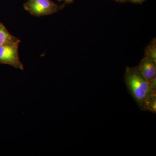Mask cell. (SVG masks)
Returning <instances> with one entry per match:
<instances>
[{"label": "cell", "mask_w": 156, "mask_h": 156, "mask_svg": "<svg viewBox=\"0 0 156 156\" xmlns=\"http://www.w3.org/2000/svg\"><path fill=\"white\" fill-rule=\"evenodd\" d=\"M124 78L129 93L140 109L145 111L147 100L150 95L148 81L138 66L126 68Z\"/></svg>", "instance_id": "6da1fadb"}, {"label": "cell", "mask_w": 156, "mask_h": 156, "mask_svg": "<svg viewBox=\"0 0 156 156\" xmlns=\"http://www.w3.org/2000/svg\"><path fill=\"white\" fill-rule=\"evenodd\" d=\"M19 39L12 35L2 23L0 22V45L16 41Z\"/></svg>", "instance_id": "5b68a950"}, {"label": "cell", "mask_w": 156, "mask_h": 156, "mask_svg": "<svg viewBox=\"0 0 156 156\" xmlns=\"http://www.w3.org/2000/svg\"><path fill=\"white\" fill-rule=\"evenodd\" d=\"M138 66L148 81L156 76V61L150 57L144 56Z\"/></svg>", "instance_id": "277c9868"}, {"label": "cell", "mask_w": 156, "mask_h": 156, "mask_svg": "<svg viewBox=\"0 0 156 156\" xmlns=\"http://www.w3.org/2000/svg\"><path fill=\"white\" fill-rule=\"evenodd\" d=\"M58 1H59V2L63 1V2L67 3H72L74 2V0H58Z\"/></svg>", "instance_id": "30bf717a"}, {"label": "cell", "mask_w": 156, "mask_h": 156, "mask_svg": "<svg viewBox=\"0 0 156 156\" xmlns=\"http://www.w3.org/2000/svg\"><path fill=\"white\" fill-rule=\"evenodd\" d=\"M128 1L133 4H140L143 3L145 0H128Z\"/></svg>", "instance_id": "9c48e42d"}, {"label": "cell", "mask_w": 156, "mask_h": 156, "mask_svg": "<svg viewBox=\"0 0 156 156\" xmlns=\"http://www.w3.org/2000/svg\"><path fill=\"white\" fill-rule=\"evenodd\" d=\"M23 8L31 15L39 17L55 14L64 5H58L50 0H27Z\"/></svg>", "instance_id": "7a4b0ae2"}, {"label": "cell", "mask_w": 156, "mask_h": 156, "mask_svg": "<svg viewBox=\"0 0 156 156\" xmlns=\"http://www.w3.org/2000/svg\"></svg>", "instance_id": "7c38bea8"}, {"label": "cell", "mask_w": 156, "mask_h": 156, "mask_svg": "<svg viewBox=\"0 0 156 156\" xmlns=\"http://www.w3.org/2000/svg\"><path fill=\"white\" fill-rule=\"evenodd\" d=\"M156 76L148 81L150 94L156 95Z\"/></svg>", "instance_id": "ba28073f"}, {"label": "cell", "mask_w": 156, "mask_h": 156, "mask_svg": "<svg viewBox=\"0 0 156 156\" xmlns=\"http://www.w3.org/2000/svg\"><path fill=\"white\" fill-rule=\"evenodd\" d=\"M145 111H148L153 113H156V95L150 94L149 95L146 103Z\"/></svg>", "instance_id": "52a82bcc"}, {"label": "cell", "mask_w": 156, "mask_h": 156, "mask_svg": "<svg viewBox=\"0 0 156 156\" xmlns=\"http://www.w3.org/2000/svg\"><path fill=\"white\" fill-rule=\"evenodd\" d=\"M145 56H148L156 61V40L154 38L146 48Z\"/></svg>", "instance_id": "8992f818"}, {"label": "cell", "mask_w": 156, "mask_h": 156, "mask_svg": "<svg viewBox=\"0 0 156 156\" xmlns=\"http://www.w3.org/2000/svg\"><path fill=\"white\" fill-rule=\"evenodd\" d=\"M115 1L117 2H119L123 3L126 2V0H115Z\"/></svg>", "instance_id": "8fae6325"}, {"label": "cell", "mask_w": 156, "mask_h": 156, "mask_svg": "<svg viewBox=\"0 0 156 156\" xmlns=\"http://www.w3.org/2000/svg\"><path fill=\"white\" fill-rule=\"evenodd\" d=\"M20 40L0 45V64L9 65L15 68L23 70V66L18 54Z\"/></svg>", "instance_id": "3957f363"}]
</instances>
